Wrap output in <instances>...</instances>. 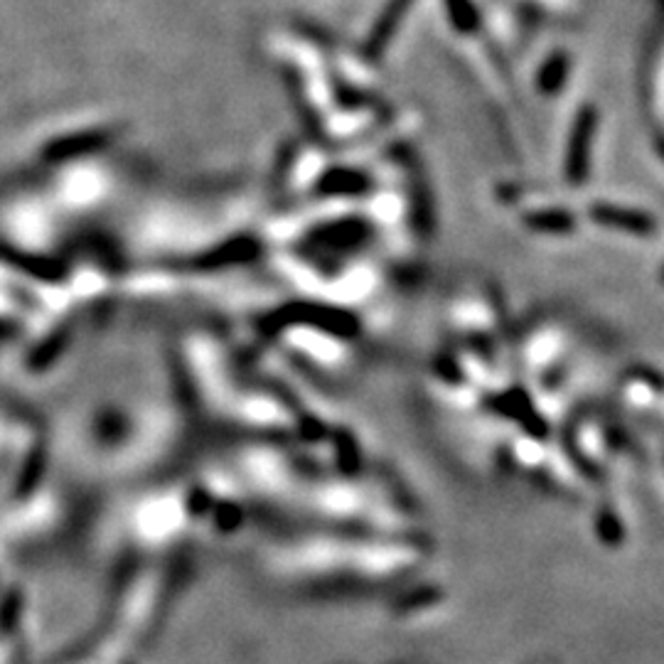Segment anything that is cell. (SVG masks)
Segmentation results:
<instances>
[{"mask_svg":"<svg viewBox=\"0 0 664 664\" xmlns=\"http://www.w3.org/2000/svg\"><path fill=\"white\" fill-rule=\"evenodd\" d=\"M364 182L357 175L350 173H330L328 178H323V190L328 192H342V190H360Z\"/></svg>","mask_w":664,"mask_h":664,"instance_id":"obj_3","label":"cell"},{"mask_svg":"<svg viewBox=\"0 0 664 664\" xmlns=\"http://www.w3.org/2000/svg\"><path fill=\"white\" fill-rule=\"evenodd\" d=\"M111 138H114V133L106 131V128H89V131H77L69 133V136L55 138L52 143H47L42 155H45V160H52V163H64V160L99 153L101 148L109 146Z\"/></svg>","mask_w":664,"mask_h":664,"instance_id":"obj_1","label":"cell"},{"mask_svg":"<svg viewBox=\"0 0 664 664\" xmlns=\"http://www.w3.org/2000/svg\"><path fill=\"white\" fill-rule=\"evenodd\" d=\"M593 214H596L598 222L610 224V227H623V229H630V232H645V229H650V222L642 219V214H635V212L615 210V207H596Z\"/></svg>","mask_w":664,"mask_h":664,"instance_id":"obj_2","label":"cell"}]
</instances>
